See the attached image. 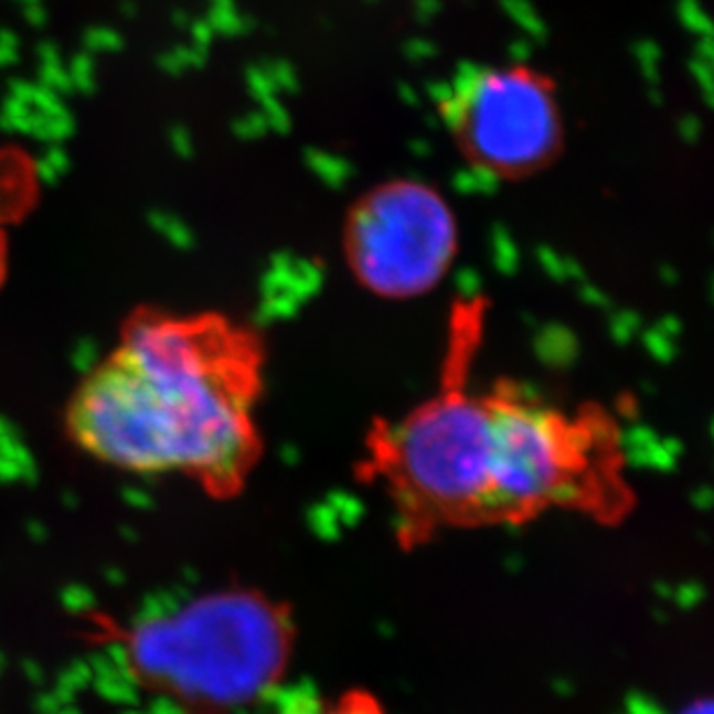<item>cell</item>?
I'll list each match as a JSON object with an SVG mask.
<instances>
[{
  "label": "cell",
  "instance_id": "cell-1",
  "mask_svg": "<svg viewBox=\"0 0 714 714\" xmlns=\"http://www.w3.org/2000/svg\"><path fill=\"white\" fill-rule=\"evenodd\" d=\"M263 387L256 330L223 313L142 307L77 383L65 434L103 467L183 478L230 499L263 457Z\"/></svg>",
  "mask_w": 714,
  "mask_h": 714
},
{
  "label": "cell",
  "instance_id": "cell-2",
  "mask_svg": "<svg viewBox=\"0 0 714 714\" xmlns=\"http://www.w3.org/2000/svg\"><path fill=\"white\" fill-rule=\"evenodd\" d=\"M446 376L434 395L366 436L360 471L387 499L406 547L497 526L490 390L473 387L452 362Z\"/></svg>",
  "mask_w": 714,
  "mask_h": 714
},
{
  "label": "cell",
  "instance_id": "cell-3",
  "mask_svg": "<svg viewBox=\"0 0 714 714\" xmlns=\"http://www.w3.org/2000/svg\"><path fill=\"white\" fill-rule=\"evenodd\" d=\"M488 390L497 526H520L552 511L617 524L633 511L621 429L608 408H564L509 379Z\"/></svg>",
  "mask_w": 714,
  "mask_h": 714
},
{
  "label": "cell",
  "instance_id": "cell-4",
  "mask_svg": "<svg viewBox=\"0 0 714 714\" xmlns=\"http://www.w3.org/2000/svg\"><path fill=\"white\" fill-rule=\"evenodd\" d=\"M436 107L465 163L499 181L532 179L564 151L557 84L534 65L465 67Z\"/></svg>",
  "mask_w": 714,
  "mask_h": 714
},
{
  "label": "cell",
  "instance_id": "cell-5",
  "mask_svg": "<svg viewBox=\"0 0 714 714\" xmlns=\"http://www.w3.org/2000/svg\"><path fill=\"white\" fill-rule=\"evenodd\" d=\"M341 248L362 288L402 302L446 279L459 251V225L439 189L418 179H393L353 202Z\"/></svg>",
  "mask_w": 714,
  "mask_h": 714
},
{
  "label": "cell",
  "instance_id": "cell-6",
  "mask_svg": "<svg viewBox=\"0 0 714 714\" xmlns=\"http://www.w3.org/2000/svg\"><path fill=\"white\" fill-rule=\"evenodd\" d=\"M38 166L21 149H0V288L8 274L10 237L8 230L24 210H31L38 195Z\"/></svg>",
  "mask_w": 714,
  "mask_h": 714
},
{
  "label": "cell",
  "instance_id": "cell-7",
  "mask_svg": "<svg viewBox=\"0 0 714 714\" xmlns=\"http://www.w3.org/2000/svg\"><path fill=\"white\" fill-rule=\"evenodd\" d=\"M279 714H385V710L366 691H345L328 699L295 701Z\"/></svg>",
  "mask_w": 714,
  "mask_h": 714
},
{
  "label": "cell",
  "instance_id": "cell-8",
  "mask_svg": "<svg viewBox=\"0 0 714 714\" xmlns=\"http://www.w3.org/2000/svg\"><path fill=\"white\" fill-rule=\"evenodd\" d=\"M684 714H714V703H703V705H696V707H691L689 712Z\"/></svg>",
  "mask_w": 714,
  "mask_h": 714
}]
</instances>
